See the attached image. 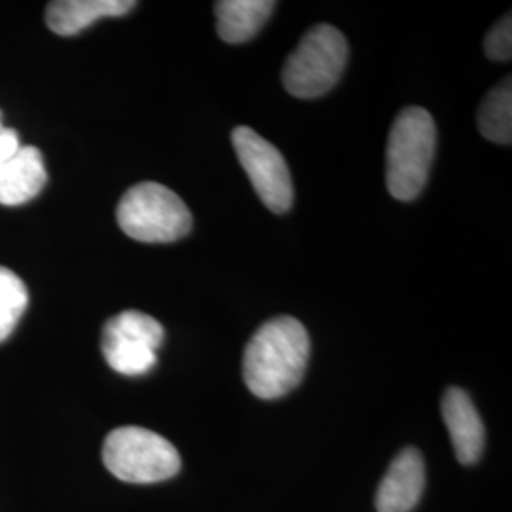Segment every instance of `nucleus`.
Segmentation results:
<instances>
[{
	"mask_svg": "<svg viewBox=\"0 0 512 512\" xmlns=\"http://www.w3.org/2000/svg\"><path fill=\"white\" fill-rule=\"evenodd\" d=\"M437 148L433 116L420 107H408L395 118L385 154V181L389 194L401 202L418 198L429 179Z\"/></svg>",
	"mask_w": 512,
	"mask_h": 512,
	"instance_id": "obj_2",
	"label": "nucleus"
},
{
	"mask_svg": "<svg viewBox=\"0 0 512 512\" xmlns=\"http://www.w3.org/2000/svg\"><path fill=\"white\" fill-rule=\"evenodd\" d=\"M480 133L497 145L512 143V86L507 76L499 86L486 95L478 109Z\"/></svg>",
	"mask_w": 512,
	"mask_h": 512,
	"instance_id": "obj_13",
	"label": "nucleus"
},
{
	"mask_svg": "<svg viewBox=\"0 0 512 512\" xmlns=\"http://www.w3.org/2000/svg\"><path fill=\"white\" fill-rule=\"evenodd\" d=\"M29 306V291L19 275L0 266V344L18 327Z\"/></svg>",
	"mask_w": 512,
	"mask_h": 512,
	"instance_id": "obj_14",
	"label": "nucleus"
},
{
	"mask_svg": "<svg viewBox=\"0 0 512 512\" xmlns=\"http://www.w3.org/2000/svg\"><path fill=\"white\" fill-rule=\"evenodd\" d=\"M116 220L126 236L143 243H171L192 230L186 203L158 183L131 186L118 203Z\"/></svg>",
	"mask_w": 512,
	"mask_h": 512,
	"instance_id": "obj_4",
	"label": "nucleus"
},
{
	"mask_svg": "<svg viewBox=\"0 0 512 512\" xmlns=\"http://www.w3.org/2000/svg\"><path fill=\"white\" fill-rule=\"evenodd\" d=\"M310 359V336L294 317H275L256 330L243 353V380L264 401L291 393Z\"/></svg>",
	"mask_w": 512,
	"mask_h": 512,
	"instance_id": "obj_1",
	"label": "nucleus"
},
{
	"mask_svg": "<svg viewBox=\"0 0 512 512\" xmlns=\"http://www.w3.org/2000/svg\"><path fill=\"white\" fill-rule=\"evenodd\" d=\"M48 183V171L38 148H19L0 164V205L16 207L31 202Z\"/></svg>",
	"mask_w": 512,
	"mask_h": 512,
	"instance_id": "obj_10",
	"label": "nucleus"
},
{
	"mask_svg": "<svg viewBox=\"0 0 512 512\" xmlns=\"http://www.w3.org/2000/svg\"><path fill=\"white\" fill-rule=\"evenodd\" d=\"M19 145L18 133L14 129H0V164L12 158L18 152Z\"/></svg>",
	"mask_w": 512,
	"mask_h": 512,
	"instance_id": "obj_16",
	"label": "nucleus"
},
{
	"mask_svg": "<svg viewBox=\"0 0 512 512\" xmlns=\"http://www.w3.org/2000/svg\"><path fill=\"white\" fill-rule=\"evenodd\" d=\"M137 4L133 0H55L46 10V23L59 37H73L103 18H120Z\"/></svg>",
	"mask_w": 512,
	"mask_h": 512,
	"instance_id": "obj_11",
	"label": "nucleus"
},
{
	"mask_svg": "<svg viewBox=\"0 0 512 512\" xmlns=\"http://www.w3.org/2000/svg\"><path fill=\"white\" fill-rule=\"evenodd\" d=\"M425 488V461L420 450L414 446L404 448L393 459L385 473L378 494V512H410L420 501Z\"/></svg>",
	"mask_w": 512,
	"mask_h": 512,
	"instance_id": "obj_8",
	"label": "nucleus"
},
{
	"mask_svg": "<svg viewBox=\"0 0 512 512\" xmlns=\"http://www.w3.org/2000/svg\"><path fill=\"white\" fill-rule=\"evenodd\" d=\"M484 50L492 61H511L512 57V19L505 16L484 40Z\"/></svg>",
	"mask_w": 512,
	"mask_h": 512,
	"instance_id": "obj_15",
	"label": "nucleus"
},
{
	"mask_svg": "<svg viewBox=\"0 0 512 512\" xmlns=\"http://www.w3.org/2000/svg\"><path fill=\"white\" fill-rule=\"evenodd\" d=\"M164 338V327L154 317L143 311H122L107 321L101 349L114 372L143 376L158 363V349Z\"/></svg>",
	"mask_w": 512,
	"mask_h": 512,
	"instance_id": "obj_6",
	"label": "nucleus"
},
{
	"mask_svg": "<svg viewBox=\"0 0 512 512\" xmlns=\"http://www.w3.org/2000/svg\"><path fill=\"white\" fill-rule=\"evenodd\" d=\"M103 463L118 480L129 484H154L181 471L177 448L143 427L110 431L103 444Z\"/></svg>",
	"mask_w": 512,
	"mask_h": 512,
	"instance_id": "obj_5",
	"label": "nucleus"
},
{
	"mask_svg": "<svg viewBox=\"0 0 512 512\" xmlns=\"http://www.w3.org/2000/svg\"><path fill=\"white\" fill-rule=\"evenodd\" d=\"M440 410L454 444L456 458L463 465H473L484 452L486 429L471 397L459 387H450L442 397Z\"/></svg>",
	"mask_w": 512,
	"mask_h": 512,
	"instance_id": "obj_9",
	"label": "nucleus"
},
{
	"mask_svg": "<svg viewBox=\"0 0 512 512\" xmlns=\"http://www.w3.org/2000/svg\"><path fill=\"white\" fill-rule=\"evenodd\" d=\"M0 129H2V122H0Z\"/></svg>",
	"mask_w": 512,
	"mask_h": 512,
	"instance_id": "obj_17",
	"label": "nucleus"
},
{
	"mask_svg": "<svg viewBox=\"0 0 512 512\" xmlns=\"http://www.w3.org/2000/svg\"><path fill=\"white\" fill-rule=\"evenodd\" d=\"M348 40L332 25L319 23L300 40L283 67V86L298 99L329 93L348 63Z\"/></svg>",
	"mask_w": 512,
	"mask_h": 512,
	"instance_id": "obj_3",
	"label": "nucleus"
},
{
	"mask_svg": "<svg viewBox=\"0 0 512 512\" xmlns=\"http://www.w3.org/2000/svg\"><path fill=\"white\" fill-rule=\"evenodd\" d=\"M232 145L262 203L274 213H287L293 207L294 190L283 154L245 126L234 129Z\"/></svg>",
	"mask_w": 512,
	"mask_h": 512,
	"instance_id": "obj_7",
	"label": "nucleus"
},
{
	"mask_svg": "<svg viewBox=\"0 0 512 512\" xmlns=\"http://www.w3.org/2000/svg\"><path fill=\"white\" fill-rule=\"evenodd\" d=\"M272 0H220L215 4L217 31L228 44H243L255 37L274 14Z\"/></svg>",
	"mask_w": 512,
	"mask_h": 512,
	"instance_id": "obj_12",
	"label": "nucleus"
}]
</instances>
